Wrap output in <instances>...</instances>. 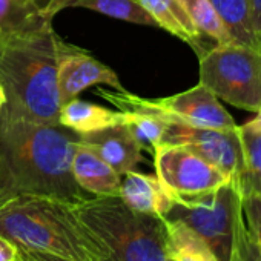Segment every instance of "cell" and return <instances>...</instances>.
Instances as JSON below:
<instances>
[{
    "mask_svg": "<svg viewBox=\"0 0 261 261\" xmlns=\"http://www.w3.org/2000/svg\"><path fill=\"white\" fill-rule=\"evenodd\" d=\"M168 261H172V259H168Z\"/></svg>",
    "mask_w": 261,
    "mask_h": 261,
    "instance_id": "32",
    "label": "cell"
},
{
    "mask_svg": "<svg viewBox=\"0 0 261 261\" xmlns=\"http://www.w3.org/2000/svg\"><path fill=\"white\" fill-rule=\"evenodd\" d=\"M200 83L220 100L255 112L261 108V53L235 43L214 45L200 56Z\"/></svg>",
    "mask_w": 261,
    "mask_h": 261,
    "instance_id": "5",
    "label": "cell"
},
{
    "mask_svg": "<svg viewBox=\"0 0 261 261\" xmlns=\"http://www.w3.org/2000/svg\"><path fill=\"white\" fill-rule=\"evenodd\" d=\"M7 103V95H5V91H4V86L0 83V109H2Z\"/></svg>",
    "mask_w": 261,
    "mask_h": 261,
    "instance_id": "30",
    "label": "cell"
},
{
    "mask_svg": "<svg viewBox=\"0 0 261 261\" xmlns=\"http://www.w3.org/2000/svg\"><path fill=\"white\" fill-rule=\"evenodd\" d=\"M243 212L249 227L261 246V195H243Z\"/></svg>",
    "mask_w": 261,
    "mask_h": 261,
    "instance_id": "24",
    "label": "cell"
},
{
    "mask_svg": "<svg viewBox=\"0 0 261 261\" xmlns=\"http://www.w3.org/2000/svg\"><path fill=\"white\" fill-rule=\"evenodd\" d=\"M57 34L53 25L0 33V83L13 112L45 124H59Z\"/></svg>",
    "mask_w": 261,
    "mask_h": 261,
    "instance_id": "2",
    "label": "cell"
},
{
    "mask_svg": "<svg viewBox=\"0 0 261 261\" xmlns=\"http://www.w3.org/2000/svg\"><path fill=\"white\" fill-rule=\"evenodd\" d=\"M243 209V191L227 181L214 192L194 200H174L166 220L178 221L194 230L214 252L218 261H230L233 235Z\"/></svg>",
    "mask_w": 261,
    "mask_h": 261,
    "instance_id": "6",
    "label": "cell"
},
{
    "mask_svg": "<svg viewBox=\"0 0 261 261\" xmlns=\"http://www.w3.org/2000/svg\"><path fill=\"white\" fill-rule=\"evenodd\" d=\"M19 259L20 261H37L28 250H23V249H20V255H19Z\"/></svg>",
    "mask_w": 261,
    "mask_h": 261,
    "instance_id": "29",
    "label": "cell"
},
{
    "mask_svg": "<svg viewBox=\"0 0 261 261\" xmlns=\"http://www.w3.org/2000/svg\"><path fill=\"white\" fill-rule=\"evenodd\" d=\"M152 154L157 178L172 200H194L230 181L220 169L183 145H160Z\"/></svg>",
    "mask_w": 261,
    "mask_h": 261,
    "instance_id": "8",
    "label": "cell"
},
{
    "mask_svg": "<svg viewBox=\"0 0 261 261\" xmlns=\"http://www.w3.org/2000/svg\"><path fill=\"white\" fill-rule=\"evenodd\" d=\"M247 2H249V10H250L252 28L258 40V45L261 46V0H247Z\"/></svg>",
    "mask_w": 261,
    "mask_h": 261,
    "instance_id": "26",
    "label": "cell"
},
{
    "mask_svg": "<svg viewBox=\"0 0 261 261\" xmlns=\"http://www.w3.org/2000/svg\"><path fill=\"white\" fill-rule=\"evenodd\" d=\"M244 157V175L241 180L243 195H261V133L244 124L238 126Z\"/></svg>",
    "mask_w": 261,
    "mask_h": 261,
    "instance_id": "20",
    "label": "cell"
},
{
    "mask_svg": "<svg viewBox=\"0 0 261 261\" xmlns=\"http://www.w3.org/2000/svg\"><path fill=\"white\" fill-rule=\"evenodd\" d=\"M136 2L151 14L157 27H162L172 36L189 43L197 51L198 57L206 53V48L203 46L204 37L195 28L180 0H136Z\"/></svg>",
    "mask_w": 261,
    "mask_h": 261,
    "instance_id": "14",
    "label": "cell"
},
{
    "mask_svg": "<svg viewBox=\"0 0 261 261\" xmlns=\"http://www.w3.org/2000/svg\"><path fill=\"white\" fill-rule=\"evenodd\" d=\"M166 220V218H165ZM168 224V258L172 261H218L211 247L188 226L178 221Z\"/></svg>",
    "mask_w": 261,
    "mask_h": 261,
    "instance_id": "18",
    "label": "cell"
},
{
    "mask_svg": "<svg viewBox=\"0 0 261 261\" xmlns=\"http://www.w3.org/2000/svg\"><path fill=\"white\" fill-rule=\"evenodd\" d=\"M118 197L130 209L163 218L174 203L157 175H146L136 171L121 175Z\"/></svg>",
    "mask_w": 261,
    "mask_h": 261,
    "instance_id": "12",
    "label": "cell"
},
{
    "mask_svg": "<svg viewBox=\"0 0 261 261\" xmlns=\"http://www.w3.org/2000/svg\"><path fill=\"white\" fill-rule=\"evenodd\" d=\"M19 255H20V253H19ZM17 261H20V259H17Z\"/></svg>",
    "mask_w": 261,
    "mask_h": 261,
    "instance_id": "33",
    "label": "cell"
},
{
    "mask_svg": "<svg viewBox=\"0 0 261 261\" xmlns=\"http://www.w3.org/2000/svg\"><path fill=\"white\" fill-rule=\"evenodd\" d=\"M0 235L28 252L71 261H106L105 250L77 217L72 204L40 195H22L0 207Z\"/></svg>",
    "mask_w": 261,
    "mask_h": 261,
    "instance_id": "3",
    "label": "cell"
},
{
    "mask_svg": "<svg viewBox=\"0 0 261 261\" xmlns=\"http://www.w3.org/2000/svg\"><path fill=\"white\" fill-rule=\"evenodd\" d=\"M71 171L75 183L92 197L118 195L121 175H118L94 151L79 145L72 157Z\"/></svg>",
    "mask_w": 261,
    "mask_h": 261,
    "instance_id": "13",
    "label": "cell"
},
{
    "mask_svg": "<svg viewBox=\"0 0 261 261\" xmlns=\"http://www.w3.org/2000/svg\"><path fill=\"white\" fill-rule=\"evenodd\" d=\"M123 123L129 126L133 134L145 149L154 152L162 143L168 127V121L154 115L140 112H123Z\"/></svg>",
    "mask_w": 261,
    "mask_h": 261,
    "instance_id": "22",
    "label": "cell"
},
{
    "mask_svg": "<svg viewBox=\"0 0 261 261\" xmlns=\"http://www.w3.org/2000/svg\"><path fill=\"white\" fill-rule=\"evenodd\" d=\"M88 8L100 14L126 20L130 23H139L146 27H157L151 14L143 10L136 0H48L43 5L45 16L53 20V17L63 8Z\"/></svg>",
    "mask_w": 261,
    "mask_h": 261,
    "instance_id": "15",
    "label": "cell"
},
{
    "mask_svg": "<svg viewBox=\"0 0 261 261\" xmlns=\"http://www.w3.org/2000/svg\"><path fill=\"white\" fill-rule=\"evenodd\" d=\"M200 34L215 45L232 43L229 33L215 13L209 0H180Z\"/></svg>",
    "mask_w": 261,
    "mask_h": 261,
    "instance_id": "21",
    "label": "cell"
},
{
    "mask_svg": "<svg viewBox=\"0 0 261 261\" xmlns=\"http://www.w3.org/2000/svg\"><path fill=\"white\" fill-rule=\"evenodd\" d=\"M230 261H261V246L249 227L243 209L235 227Z\"/></svg>",
    "mask_w": 261,
    "mask_h": 261,
    "instance_id": "23",
    "label": "cell"
},
{
    "mask_svg": "<svg viewBox=\"0 0 261 261\" xmlns=\"http://www.w3.org/2000/svg\"><path fill=\"white\" fill-rule=\"evenodd\" d=\"M121 112H140L159 117L168 123H183L194 127L235 129L238 124L223 108L220 98L206 86H197L165 98H142L126 91H97Z\"/></svg>",
    "mask_w": 261,
    "mask_h": 261,
    "instance_id": "7",
    "label": "cell"
},
{
    "mask_svg": "<svg viewBox=\"0 0 261 261\" xmlns=\"http://www.w3.org/2000/svg\"><path fill=\"white\" fill-rule=\"evenodd\" d=\"M79 145L94 151L118 175L134 171L142 162V145L126 123H117L94 133L79 134Z\"/></svg>",
    "mask_w": 261,
    "mask_h": 261,
    "instance_id": "11",
    "label": "cell"
},
{
    "mask_svg": "<svg viewBox=\"0 0 261 261\" xmlns=\"http://www.w3.org/2000/svg\"><path fill=\"white\" fill-rule=\"evenodd\" d=\"M255 112H256L255 117L250 121H247L244 126L249 127V129H252V130H256V133H261V108L258 111H255Z\"/></svg>",
    "mask_w": 261,
    "mask_h": 261,
    "instance_id": "28",
    "label": "cell"
},
{
    "mask_svg": "<svg viewBox=\"0 0 261 261\" xmlns=\"http://www.w3.org/2000/svg\"><path fill=\"white\" fill-rule=\"evenodd\" d=\"M108 85L124 91L117 74L94 59L88 51L57 39V88L60 106L77 98L89 86Z\"/></svg>",
    "mask_w": 261,
    "mask_h": 261,
    "instance_id": "10",
    "label": "cell"
},
{
    "mask_svg": "<svg viewBox=\"0 0 261 261\" xmlns=\"http://www.w3.org/2000/svg\"><path fill=\"white\" fill-rule=\"evenodd\" d=\"M162 145H183L189 148L241 186L244 157L238 126L235 129H211L172 121L168 123Z\"/></svg>",
    "mask_w": 261,
    "mask_h": 261,
    "instance_id": "9",
    "label": "cell"
},
{
    "mask_svg": "<svg viewBox=\"0 0 261 261\" xmlns=\"http://www.w3.org/2000/svg\"><path fill=\"white\" fill-rule=\"evenodd\" d=\"M20 247L10 238L0 235V261H17Z\"/></svg>",
    "mask_w": 261,
    "mask_h": 261,
    "instance_id": "25",
    "label": "cell"
},
{
    "mask_svg": "<svg viewBox=\"0 0 261 261\" xmlns=\"http://www.w3.org/2000/svg\"><path fill=\"white\" fill-rule=\"evenodd\" d=\"M53 23L39 0H0V33L34 30Z\"/></svg>",
    "mask_w": 261,
    "mask_h": 261,
    "instance_id": "19",
    "label": "cell"
},
{
    "mask_svg": "<svg viewBox=\"0 0 261 261\" xmlns=\"http://www.w3.org/2000/svg\"><path fill=\"white\" fill-rule=\"evenodd\" d=\"M123 121V112H114L112 109L88 103L79 98L60 106L59 124L74 130L75 134H88L94 130L117 124Z\"/></svg>",
    "mask_w": 261,
    "mask_h": 261,
    "instance_id": "16",
    "label": "cell"
},
{
    "mask_svg": "<svg viewBox=\"0 0 261 261\" xmlns=\"http://www.w3.org/2000/svg\"><path fill=\"white\" fill-rule=\"evenodd\" d=\"M230 36L232 43L259 51L255 37L247 0H209Z\"/></svg>",
    "mask_w": 261,
    "mask_h": 261,
    "instance_id": "17",
    "label": "cell"
},
{
    "mask_svg": "<svg viewBox=\"0 0 261 261\" xmlns=\"http://www.w3.org/2000/svg\"><path fill=\"white\" fill-rule=\"evenodd\" d=\"M80 221L101 244L106 261H168L163 217L130 209L118 195L88 197L72 204Z\"/></svg>",
    "mask_w": 261,
    "mask_h": 261,
    "instance_id": "4",
    "label": "cell"
},
{
    "mask_svg": "<svg viewBox=\"0 0 261 261\" xmlns=\"http://www.w3.org/2000/svg\"><path fill=\"white\" fill-rule=\"evenodd\" d=\"M37 261H71L66 258H62L59 255H53V253H43V252H30Z\"/></svg>",
    "mask_w": 261,
    "mask_h": 261,
    "instance_id": "27",
    "label": "cell"
},
{
    "mask_svg": "<svg viewBox=\"0 0 261 261\" xmlns=\"http://www.w3.org/2000/svg\"><path fill=\"white\" fill-rule=\"evenodd\" d=\"M79 134L0 109V207L22 195L77 204L89 195L71 171Z\"/></svg>",
    "mask_w": 261,
    "mask_h": 261,
    "instance_id": "1",
    "label": "cell"
},
{
    "mask_svg": "<svg viewBox=\"0 0 261 261\" xmlns=\"http://www.w3.org/2000/svg\"><path fill=\"white\" fill-rule=\"evenodd\" d=\"M259 53H261V46H259Z\"/></svg>",
    "mask_w": 261,
    "mask_h": 261,
    "instance_id": "31",
    "label": "cell"
}]
</instances>
